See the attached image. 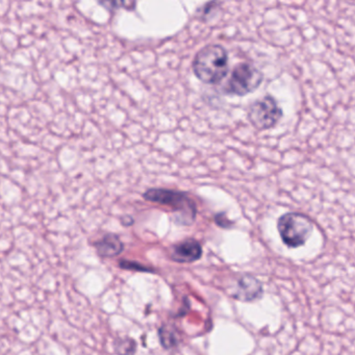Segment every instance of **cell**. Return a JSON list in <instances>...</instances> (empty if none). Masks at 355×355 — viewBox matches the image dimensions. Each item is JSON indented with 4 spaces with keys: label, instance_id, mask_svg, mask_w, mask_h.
Returning a JSON list of instances; mask_svg holds the SVG:
<instances>
[{
    "label": "cell",
    "instance_id": "8fae6325",
    "mask_svg": "<svg viewBox=\"0 0 355 355\" xmlns=\"http://www.w3.org/2000/svg\"><path fill=\"white\" fill-rule=\"evenodd\" d=\"M99 5L103 6L107 10H119L123 8L125 10H135L136 3H126V1H113V0H107V1H99Z\"/></svg>",
    "mask_w": 355,
    "mask_h": 355
},
{
    "label": "cell",
    "instance_id": "4fadbf2b",
    "mask_svg": "<svg viewBox=\"0 0 355 355\" xmlns=\"http://www.w3.org/2000/svg\"><path fill=\"white\" fill-rule=\"evenodd\" d=\"M215 222L218 224V226L223 228H230V224H232V222L226 217L225 214H219V215L216 216Z\"/></svg>",
    "mask_w": 355,
    "mask_h": 355
},
{
    "label": "cell",
    "instance_id": "8992f818",
    "mask_svg": "<svg viewBox=\"0 0 355 355\" xmlns=\"http://www.w3.org/2000/svg\"><path fill=\"white\" fill-rule=\"evenodd\" d=\"M263 292V284L257 277L244 275L239 278L236 292L232 294V298L242 302H252L261 298Z\"/></svg>",
    "mask_w": 355,
    "mask_h": 355
},
{
    "label": "cell",
    "instance_id": "6da1fadb",
    "mask_svg": "<svg viewBox=\"0 0 355 355\" xmlns=\"http://www.w3.org/2000/svg\"><path fill=\"white\" fill-rule=\"evenodd\" d=\"M192 67L200 82L207 85L220 84L228 73L227 51L221 45H207L197 53Z\"/></svg>",
    "mask_w": 355,
    "mask_h": 355
},
{
    "label": "cell",
    "instance_id": "ba28073f",
    "mask_svg": "<svg viewBox=\"0 0 355 355\" xmlns=\"http://www.w3.org/2000/svg\"><path fill=\"white\" fill-rule=\"evenodd\" d=\"M95 249L99 257H115L124 250V245L119 236L115 234H107L94 243Z\"/></svg>",
    "mask_w": 355,
    "mask_h": 355
},
{
    "label": "cell",
    "instance_id": "30bf717a",
    "mask_svg": "<svg viewBox=\"0 0 355 355\" xmlns=\"http://www.w3.org/2000/svg\"><path fill=\"white\" fill-rule=\"evenodd\" d=\"M114 347L118 355H132L136 352L137 344L130 338H118Z\"/></svg>",
    "mask_w": 355,
    "mask_h": 355
},
{
    "label": "cell",
    "instance_id": "5b68a950",
    "mask_svg": "<svg viewBox=\"0 0 355 355\" xmlns=\"http://www.w3.org/2000/svg\"><path fill=\"white\" fill-rule=\"evenodd\" d=\"M282 117V110L271 95L257 99L248 109V120L259 130L274 128Z\"/></svg>",
    "mask_w": 355,
    "mask_h": 355
},
{
    "label": "cell",
    "instance_id": "3957f363",
    "mask_svg": "<svg viewBox=\"0 0 355 355\" xmlns=\"http://www.w3.org/2000/svg\"><path fill=\"white\" fill-rule=\"evenodd\" d=\"M277 230L288 248H299L311 238L313 223L304 214L286 213L278 219Z\"/></svg>",
    "mask_w": 355,
    "mask_h": 355
},
{
    "label": "cell",
    "instance_id": "7a4b0ae2",
    "mask_svg": "<svg viewBox=\"0 0 355 355\" xmlns=\"http://www.w3.org/2000/svg\"><path fill=\"white\" fill-rule=\"evenodd\" d=\"M143 197L150 202L172 207L174 222L180 225H190L196 219V205L186 192L168 189H149Z\"/></svg>",
    "mask_w": 355,
    "mask_h": 355
},
{
    "label": "cell",
    "instance_id": "7c38bea8",
    "mask_svg": "<svg viewBox=\"0 0 355 355\" xmlns=\"http://www.w3.org/2000/svg\"><path fill=\"white\" fill-rule=\"evenodd\" d=\"M120 267L123 269L128 270H136L139 272H153V270L149 269V268L145 267V266L141 265L139 263H135V261H120Z\"/></svg>",
    "mask_w": 355,
    "mask_h": 355
},
{
    "label": "cell",
    "instance_id": "9c48e42d",
    "mask_svg": "<svg viewBox=\"0 0 355 355\" xmlns=\"http://www.w3.org/2000/svg\"><path fill=\"white\" fill-rule=\"evenodd\" d=\"M159 334V340H161L162 346L164 348H173V347L178 346V342H180L178 334H176V330L172 328V326H162Z\"/></svg>",
    "mask_w": 355,
    "mask_h": 355
},
{
    "label": "cell",
    "instance_id": "277c9868",
    "mask_svg": "<svg viewBox=\"0 0 355 355\" xmlns=\"http://www.w3.org/2000/svg\"><path fill=\"white\" fill-rule=\"evenodd\" d=\"M263 80V74L251 64L240 63L232 70L230 80L224 86L226 95L245 96L254 92Z\"/></svg>",
    "mask_w": 355,
    "mask_h": 355
},
{
    "label": "cell",
    "instance_id": "5bb4252c",
    "mask_svg": "<svg viewBox=\"0 0 355 355\" xmlns=\"http://www.w3.org/2000/svg\"><path fill=\"white\" fill-rule=\"evenodd\" d=\"M121 222L124 226H130L134 223V219H132V217H130V216H126V217L122 218Z\"/></svg>",
    "mask_w": 355,
    "mask_h": 355
},
{
    "label": "cell",
    "instance_id": "52a82bcc",
    "mask_svg": "<svg viewBox=\"0 0 355 355\" xmlns=\"http://www.w3.org/2000/svg\"><path fill=\"white\" fill-rule=\"evenodd\" d=\"M202 257V247L195 239H187L172 248V261L180 263H190L199 261Z\"/></svg>",
    "mask_w": 355,
    "mask_h": 355
}]
</instances>
